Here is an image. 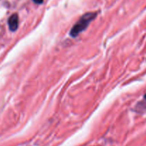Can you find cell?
<instances>
[{
	"mask_svg": "<svg viewBox=\"0 0 146 146\" xmlns=\"http://www.w3.org/2000/svg\"><path fill=\"white\" fill-rule=\"evenodd\" d=\"M96 15V12H88L84 14L72 27L70 31V35L72 37H76L78 34L86 29L91 21L95 19Z\"/></svg>",
	"mask_w": 146,
	"mask_h": 146,
	"instance_id": "6da1fadb",
	"label": "cell"
},
{
	"mask_svg": "<svg viewBox=\"0 0 146 146\" xmlns=\"http://www.w3.org/2000/svg\"><path fill=\"white\" fill-rule=\"evenodd\" d=\"M8 25L11 31H15L19 27V17L17 14H13L8 19Z\"/></svg>",
	"mask_w": 146,
	"mask_h": 146,
	"instance_id": "7a4b0ae2",
	"label": "cell"
},
{
	"mask_svg": "<svg viewBox=\"0 0 146 146\" xmlns=\"http://www.w3.org/2000/svg\"><path fill=\"white\" fill-rule=\"evenodd\" d=\"M33 1H34L36 4H41V3L43 2V0H33Z\"/></svg>",
	"mask_w": 146,
	"mask_h": 146,
	"instance_id": "3957f363",
	"label": "cell"
},
{
	"mask_svg": "<svg viewBox=\"0 0 146 146\" xmlns=\"http://www.w3.org/2000/svg\"><path fill=\"white\" fill-rule=\"evenodd\" d=\"M144 98H145V100L146 101V94H145V96H144Z\"/></svg>",
	"mask_w": 146,
	"mask_h": 146,
	"instance_id": "277c9868",
	"label": "cell"
}]
</instances>
